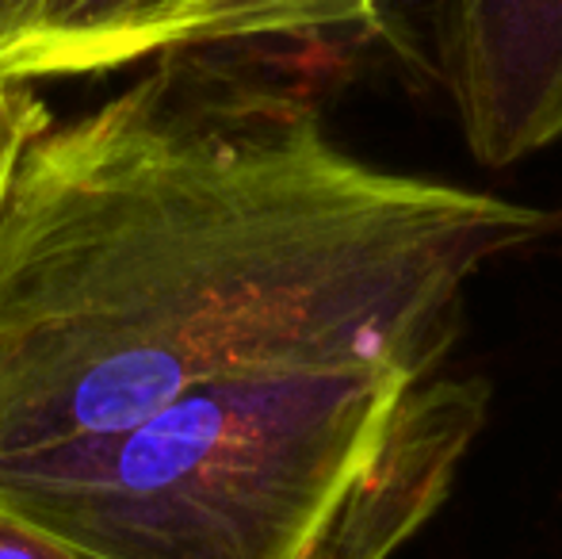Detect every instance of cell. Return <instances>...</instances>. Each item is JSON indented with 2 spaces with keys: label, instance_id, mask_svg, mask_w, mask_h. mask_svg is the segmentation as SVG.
Segmentation results:
<instances>
[{
  "label": "cell",
  "instance_id": "6da1fadb",
  "mask_svg": "<svg viewBox=\"0 0 562 559\" xmlns=\"http://www.w3.org/2000/svg\"><path fill=\"white\" fill-rule=\"evenodd\" d=\"M555 215L375 169L318 108L172 58L20 149L0 192V456L195 383L440 372L467 283Z\"/></svg>",
  "mask_w": 562,
  "mask_h": 559
},
{
  "label": "cell",
  "instance_id": "7a4b0ae2",
  "mask_svg": "<svg viewBox=\"0 0 562 559\" xmlns=\"http://www.w3.org/2000/svg\"><path fill=\"white\" fill-rule=\"evenodd\" d=\"M406 383L383 368L195 383L123 429L0 456V514L104 559H295Z\"/></svg>",
  "mask_w": 562,
  "mask_h": 559
},
{
  "label": "cell",
  "instance_id": "3957f363",
  "mask_svg": "<svg viewBox=\"0 0 562 559\" xmlns=\"http://www.w3.org/2000/svg\"><path fill=\"white\" fill-rule=\"evenodd\" d=\"M486 414V380L445 368L409 380L295 559H391L448 502Z\"/></svg>",
  "mask_w": 562,
  "mask_h": 559
},
{
  "label": "cell",
  "instance_id": "277c9868",
  "mask_svg": "<svg viewBox=\"0 0 562 559\" xmlns=\"http://www.w3.org/2000/svg\"><path fill=\"white\" fill-rule=\"evenodd\" d=\"M437 77L490 169L562 138V0H429Z\"/></svg>",
  "mask_w": 562,
  "mask_h": 559
},
{
  "label": "cell",
  "instance_id": "5b68a950",
  "mask_svg": "<svg viewBox=\"0 0 562 559\" xmlns=\"http://www.w3.org/2000/svg\"><path fill=\"white\" fill-rule=\"evenodd\" d=\"M188 0H43L35 38L4 69L15 81L108 74L149 58L154 38Z\"/></svg>",
  "mask_w": 562,
  "mask_h": 559
},
{
  "label": "cell",
  "instance_id": "8992f818",
  "mask_svg": "<svg viewBox=\"0 0 562 559\" xmlns=\"http://www.w3.org/2000/svg\"><path fill=\"white\" fill-rule=\"evenodd\" d=\"M398 4L402 0H188L157 31L149 54L379 27L398 12Z\"/></svg>",
  "mask_w": 562,
  "mask_h": 559
},
{
  "label": "cell",
  "instance_id": "52a82bcc",
  "mask_svg": "<svg viewBox=\"0 0 562 559\" xmlns=\"http://www.w3.org/2000/svg\"><path fill=\"white\" fill-rule=\"evenodd\" d=\"M50 123V108L38 100L31 81H15V77H0V192L12 172L20 149L27 146L38 131Z\"/></svg>",
  "mask_w": 562,
  "mask_h": 559
},
{
  "label": "cell",
  "instance_id": "ba28073f",
  "mask_svg": "<svg viewBox=\"0 0 562 559\" xmlns=\"http://www.w3.org/2000/svg\"><path fill=\"white\" fill-rule=\"evenodd\" d=\"M0 559H104V556H92L85 548L66 545V540L50 537V533L31 529V525L0 514Z\"/></svg>",
  "mask_w": 562,
  "mask_h": 559
},
{
  "label": "cell",
  "instance_id": "9c48e42d",
  "mask_svg": "<svg viewBox=\"0 0 562 559\" xmlns=\"http://www.w3.org/2000/svg\"><path fill=\"white\" fill-rule=\"evenodd\" d=\"M43 0H0V77L35 38Z\"/></svg>",
  "mask_w": 562,
  "mask_h": 559
}]
</instances>
